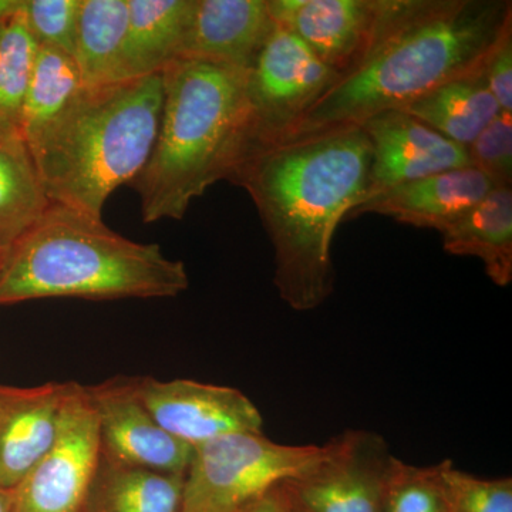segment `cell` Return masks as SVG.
Segmentation results:
<instances>
[{"instance_id":"cell-28","label":"cell","mask_w":512,"mask_h":512,"mask_svg":"<svg viewBox=\"0 0 512 512\" xmlns=\"http://www.w3.org/2000/svg\"><path fill=\"white\" fill-rule=\"evenodd\" d=\"M471 167L494 187H512V113L501 110L467 147Z\"/></svg>"},{"instance_id":"cell-32","label":"cell","mask_w":512,"mask_h":512,"mask_svg":"<svg viewBox=\"0 0 512 512\" xmlns=\"http://www.w3.org/2000/svg\"><path fill=\"white\" fill-rule=\"evenodd\" d=\"M13 490L0 487V512H12Z\"/></svg>"},{"instance_id":"cell-21","label":"cell","mask_w":512,"mask_h":512,"mask_svg":"<svg viewBox=\"0 0 512 512\" xmlns=\"http://www.w3.org/2000/svg\"><path fill=\"white\" fill-rule=\"evenodd\" d=\"M184 476L100 457L84 512H183Z\"/></svg>"},{"instance_id":"cell-18","label":"cell","mask_w":512,"mask_h":512,"mask_svg":"<svg viewBox=\"0 0 512 512\" xmlns=\"http://www.w3.org/2000/svg\"><path fill=\"white\" fill-rule=\"evenodd\" d=\"M192 0H128L123 80L160 74L180 59Z\"/></svg>"},{"instance_id":"cell-25","label":"cell","mask_w":512,"mask_h":512,"mask_svg":"<svg viewBox=\"0 0 512 512\" xmlns=\"http://www.w3.org/2000/svg\"><path fill=\"white\" fill-rule=\"evenodd\" d=\"M441 468L443 463L416 467L394 457L383 512H450Z\"/></svg>"},{"instance_id":"cell-29","label":"cell","mask_w":512,"mask_h":512,"mask_svg":"<svg viewBox=\"0 0 512 512\" xmlns=\"http://www.w3.org/2000/svg\"><path fill=\"white\" fill-rule=\"evenodd\" d=\"M484 74L500 109L512 113V26L488 56Z\"/></svg>"},{"instance_id":"cell-2","label":"cell","mask_w":512,"mask_h":512,"mask_svg":"<svg viewBox=\"0 0 512 512\" xmlns=\"http://www.w3.org/2000/svg\"><path fill=\"white\" fill-rule=\"evenodd\" d=\"M511 26V0H404L365 63L323 93L278 143L359 127L481 72Z\"/></svg>"},{"instance_id":"cell-1","label":"cell","mask_w":512,"mask_h":512,"mask_svg":"<svg viewBox=\"0 0 512 512\" xmlns=\"http://www.w3.org/2000/svg\"><path fill=\"white\" fill-rule=\"evenodd\" d=\"M370 165L365 131L348 127L256 148L229 178L258 210L274 247V284L293 311H315L335 291L333 237L366 201Z\"/></svg>"},{"instance_id":"cell-13","label":"cell","mask_w":512,"mask_h":512,"mask_svg":"<svg viewBox=\"0 0 512 512\" xmlns=\"http://www.w3.org/2000/svg\"><path fill=\"white\" fill-rule=\"evenodd\" d=\"M359 127L372 146L366 201L399 185L470 165L466 147L441 136L406 111H383Z\"/></svg>"},{"instance_id":"cell-23","label":"cell","mask_w":512,"mask_h":512,"mask_svg":"<svg viewBox=\"0 0 512 512\" xmlns=\"http://www.w3.org/2000/svg\"><path fill=\"white\" fill-rule=\"evenodd\" d=\"M83 86L72 56L53 47L39 46L20 117V131L29 148Z\"/></svg>"},{"instance_id":"cell-26","label":"cell","mask_w":512,"mask_h":512,"mask_svg":"<svg viewBox=\"0 0 512 512\" xmlns=\"http://www.w3.org/2000/svg\"><path fill=\"white\" fill-rule=\"evenodd\" d=\"M441 463L450 512H512L511 477L488 480L457 470L451 460Z\"/></svg>"},{"instance_id":"cell-10","label":"cell","mask_w":512,"mask_h":512,"mask_svg":"<svg viewBox=\"0 0 512 512\" xmlns=\"http://www.w3.org/2000/svg\"><path fill=\"white\" fill-rule=\"evenodd\" d=\"M318 464L286 483L296 512H383L394 456L375 431L345 430L325 444Z\"/></svg>"},{"instance_id":"cell-34","label":"cell","mask_w":512,"mask_h":512,"mask_svg":"<svg viewBox=\"0 0 512 512\" xmlns=\"http://www.w3.org/2000/svg\"><path fill=\"white\" fill-rule=\"evenodd\" d=\"M292 505V504H291ZM291 512H296L295 510H293V508L291 507Z\"/></svg>"},{"instance_id":"cell-20","label":"cell","mask_w":512,"mask_h":512,"mask_svg":"<svg viewBox=\"0 0 512 512\" xmlns=\"http://www.w3.org/2000/svg\"><path fill=\"white\" fill-rule=\"evenodd\" d=\"M50 204L22 131L0 127V248L15 244Z\"/></svg>"},{"instance_id":"cell-15","label":"cell","mask_w":512,"mask_h":512,"mask_svg":"<svg viewBox=\"0 0 512 512\" xmlns=\"http://www.w3.org/2000/svg\"><path fill=\"white\" fill-rule=\"evenodd\" d=\"M274 26L266 0H192L180 59L248 72Z\"/></svg>"},{"instance_id":"cell-9","label":"cell","mask_w":512,"mask_h":512,"mask_svg":"<svg viewBox=\"0 0 512 512\" xmlns=\"http://www.w3.org/2000/svg\"><path fill=\"white\" fill-rule=\"evenodd\" d=\"M269 15L340 79L365 63L404 0H266Z\"/></svg>"},{"instance_id":"cell-5","label":"cell","mask_w":512,"mask_h":512,"mask_svg":"<svg viewBox=\"0 0 512 512\" xmlns=\"http://www.w3.org/2000/svg\"><path fill=\"white\" fill-rule=\"evenodd\" d=\"M161 107V73L83 86L30 147L49 201L101 218L147 163Z\"/></svg>"},{"instance_id":"cell-17","label":"cell","mask_w":512,"mask_h":512,"mask_svg":"<svg viewBox=\"0 0 512 512\" xmlns=\"http://www.w3.org/2000/svg\"><path fill=\"white\" fill-rule=\"evenodd\" d=\"M447 254L483 262L493 284L512 282V187H494L460 220L441 231Z\"/></svg>"},{"instance_id":"cell-4","label":"cell","mask_w":512,"mask_h":512,"mask_svg":"<svg viewBox=\"0 0 512 512\" xmlns=\"http://www.w3.org/2000/svg\"><path fill=\"white\" fill-rule=\"evenodd\" d=\"M188 286L183 262L167 258L160 245L131 241L103 218L50 204L6 252L0 305L46 298H174Z\"/></svg>"},{"instance_id":"cell-24","label":"cell","mask_w":512,"mask_h":512,"mask_svg":"<svg viewBox=\"0 0 512 512\" xmlns=\"http://www.w3.org/2000/svg\"><path fill=\"white\" fill-rule=\"evenodd\" d=\"M37 52L39 45L26 26L20 6L15 15L0 23V127L20 130Z\"/></svg>"},{"instance_id":"cell-8","label":"cell","mask_w":512,"mask_h":512,"mask_svg":"<svg viewBox=\"0 0 512 512\" xmlns=\"http://www.w3.org/2000/svg\"><path fill=\"white\" fill-rule=\"evenodd\" d=\"M100 457L92 399L72 382L55 444L13 490L12 512H84Z\"/></svg>"},{"instance_id":"cell-27","label":"cell","mask_w":512,"mask_h":512,"mask_svg":"<svg viewBox=\"0 0 512 512\" xmlns=\"http://www.w3.org/2000/svg\"><path fill=\"white\" fill-rule=\"evenodd\" d=\"M80 0H23L22 16L37 45L73 57Z\"/></svg>"},{"instance_id":"cell-30","label":"cell","mask_w":512,"mask_h":512,"mask_svg":"<svg viewBox=\"0 0 512 512\" xmlns=\"http://www.w3.org/2000/svg\"><path fill=\"white\" fill-rule=\"evenodd\" d=\"M291 507V498L285 483L272 488L239 512H291Z\"/></svg>"},{"instance_id":"cell-31","label":"cell","mask_w":512,"mask_h":512,"mask_svg":"<svg viewBox=\"0 0 512 512\" xmlns=\"http://www.w3.org/2000/svg\"><path fill=\"white\" fill-rule=\"evenodd\" d=\"M22 6V0H0V23L15 15Z\"/></svg>"},{"instance_id":"cell-7","label":"cell","mask_w":512,"mask_h":512,"mask_svg":"<svg viewBox=\"0 0 512 512\" xmlns=\"http://www.w3.org/2000/svg\"><path fill=\"white\" fill-rule=\"evenodd\" d=\"M339 79L301 39L275 23L247 73L248 133L242 158L278 143Z\"/></svg>"},{"instance_id":"cell-12","label":"cell","mask_w":512,"mask_h":512,"mask_svg":"<svg viewBox=\"0 0 512 512\" xmlns=\"http://www.w3.org/2000/svg\"><path fill=\"white\" fill-rule=\"evenodd\" d=\"M99 423L101 456L123 466L185 476L194 447L175 439L151 416L137 392V377L86 386Z\"/></svg>"},{"instance_id":"cell-11","label":"cell","mask_w":512,"mask_h":512,"mask_svg":"<svg viewBox=\"0 0 512 512\" xmlns=\"http://www.w3.org/2000/svg\"><path fill=\"white\" fill-rule=\"evenodd\" d=\"M137 392L167 433L191 447L235 433H262V414L234 387L137 377Z\"/></svg>"},{"instance_id":"cell-3","label":"cell","mask_w":512,"mask_h":512,"mask_svg":"<svg viewBox=\"0 0 512 512\" xmlns=\"http://www.w3.org/2000/svg\"><path fill=\"white\" fill-rule=\"evenodd\" d=\"M247 73L198 59L161 72L156 141L130 184L144 222L183 220L192 200L231 178L247 146Z\"/></svg>"},{"instance_id":"cell-6","label":"cell","mask_w":512,"mask_h":512,"mask_svg":"<svg viewBox=\"0 0 512 512\" xmlns=\"http://www.w3.org/2000/svg\"><path fill=\"white\" fill-rule=\"evenodd\" d=\"M323 446H289L262 433H235L194 447L183 512H239L319 463Z\"/></svg>"},{"instance_id":"cell-33","label":"cell","mask_w":512,"mask_h":512,"mask_svg":"<svg viewBox=\"0 0 512 512\" xmlns=\"http://www.w3.org/2000/svg\"><path fill=\"white\" fill-rule=\"evenodd\" d=\"M6 252H8V249L0 248V272H2L3 264H5Z\"/></svg>"},{"instance_id":"cell-16","label":"cell","mask_w":512,"mask_h":512,"mask_svg":"<svg viewBox=\"0 0 512 512\" xmlns=\"http://www.w3.org/2000/svg\"><path fill=\"white\" fill-rule=\"evenodd\" d=\"M493 188L483 173L467 165L384 191L349 215H383L399 224L441 232L476 207Z\"/></svg>"},{"instance_id":"cell-22","label":"cell","mask_w":512,"mask_h":512,"mask_svg":"<svg viewBox=\"0 0 512 512\" xmlns=\"http://www.w3.org/2000/svg\"><path fill=\"white\" fill-rule=\"evenodd\" d=\"M128 0H80L73 59L84 86L123 82Z\"/></svg>"},{"instance_id":"cell-14","label":"cell","mask_w":512,"mask_h":512,"mask_svg":"<svg viewBox=\"0 0 512 512\" xmlns=\"http://www.w3.org/2000/svg\"><path fill=\"white\" fill-rule=\"evenodd\" d=\"M70 386L0 384V487L15 490L55 444Z\"/></svg>"},{"instance_id":"cell-19","label":"cell","mask_w":512,"mask_h":512,"mask_svg":"<svg viewBox=\"0 0 512 512\" xmlns=\"http://www.w3.org/2000/svg\"><path fill=\"white\" fill-rule=\"evenodd\" d=\"M402 110L466 148L501 111L484 70L441 84Z\"/></svg>"}]
</instances>
